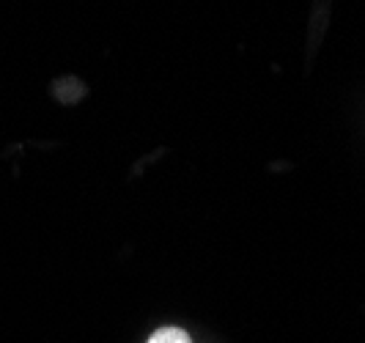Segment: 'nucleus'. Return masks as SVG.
Wrapping results in <instances>:
<instances>
[{
	"label": "nucleus",
	"instance_id": "nucleus-1",
	"mask_svg": "<svg viewBox=\"0 0 365 343\" xmlns=\"http://www.w3.org/2000/svg\"><path fill=\"white\" fill-rule=\"evenodd\" d=\"M146 343H192L182 327H160Z\"/></svg>",
	"mask_w": 365,
	"mask_h": 343
}]
</instances>
